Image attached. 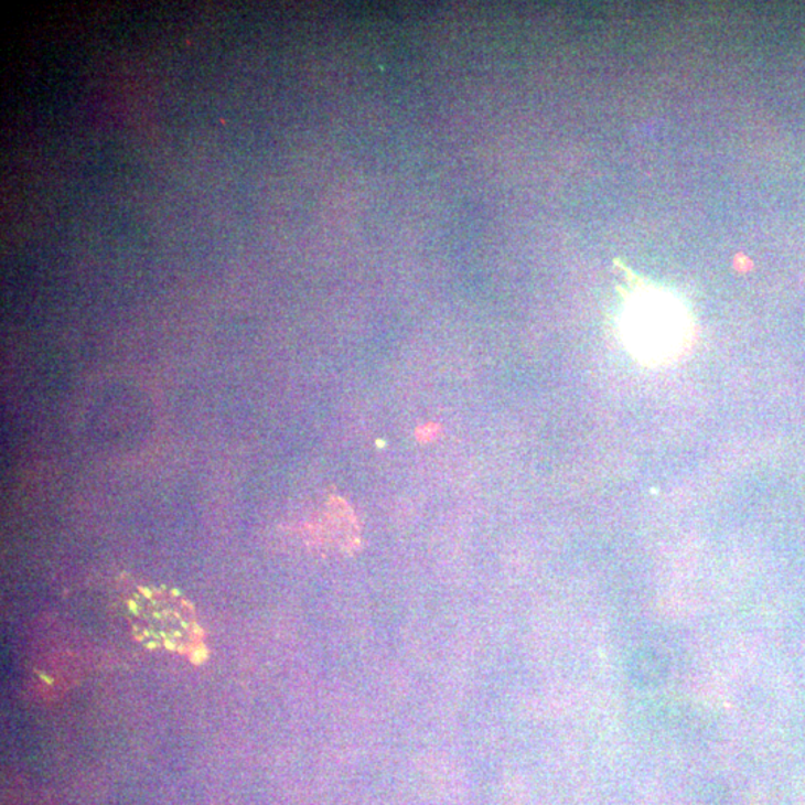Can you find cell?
<instances>
[{"instance_id":"1","label":"cell","mask_w":805,"mask_h":805,"mask_svg":"<svg viewBox=\"0 0 805 805\" xmlns=\"http://www.w3.org/2000/svg\"><path fill=\"white\" fill-rule=\"evenodd\" d=\"M618 330L626 353L651 368L681 362L695 341V321L685 300L642 279L631 282L624 292Z\"/></svg>"},{"instance_id":"2","label":"cell","mask_w":805,"mask_h":805,"mask_svg":"<svg viewBox=\"0 0 805 805\" xmlns=\"http://www.w3.org/2000/svg\"><path fill=\"white\" fill-rule=\"evenodd\" d=\"M135 626L142 637L184 647L194 637V625L184 601L161 591L141 592L133 601Z\"/></svg>"}]
</instances>
